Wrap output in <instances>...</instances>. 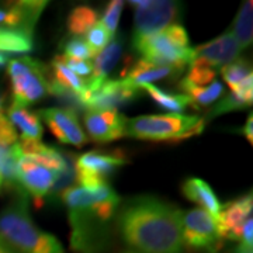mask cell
Instances as JSON below:
<instances>
[{
  "label": "cell",
  "mask_w": 253,
  "mask_h": 253,
  "mask_svg": "<svg viewBox=\"0 0 253 253\" xmlns=\"http://www.w3.org/2000/svg\"><path fill=\"white\" fill-rule=\"evenodd\" d=\"M181 212L158 199L132 200L120 211V232L134 252L183 253Z\"/></svg>",
  "instance_id": "6da1fadb"
},
{
  "label": "cell",
  "mask_w": 253,
  "mask_h": 253,
  "mask_svg": "<svg viewBox=\"0 0 253 253\" xmlns=\"http://www.w3.org/2000/svg\"><path fill=\"white\" fill-rule=\"evenodd\" d=\"M0 236L18 253H65L54 235L36 225L24 196L0 212Z\"/></svg>",
  "instance_id": "7a4b0ae2"
},
{
  "label": "cell",
  "mask_w": 253,
  "mask_h": 253,
  "mask_svg": "<svg viewBox=\"0 0 253 253\" xmlns=\"http://www.w3.org/2000/svg\"><path fill=\"white\" fill-rule=\"evenodd\" d=\"M134 46L145 61L169 66L177 73L193 61L187 31L180 24H173L152 36L136 38Z\"/></svg>",
  "instance_id": "3957f363"
},
{
  "label": "cell",
  "mask_w": 253,
  "mask_h": 253,
  "mask_svg": "<svg viewBox=\"0 0 253 253\" xmlns=\"http://www.w3.org/2000/svg\"><path fill=\"white\" fill-rule=\"evenodd\" d=\"M203 128V118L170 113L126 120V135L146 141H180L197 135Z\"/></svg>",
  "instance_id": "277c9868"
},
{
  "label": "cell",
  "mask_w": 253,
  "mask_h": 253,
  "mask_svg": "<svg viewBox=\"0 0 253 253\" xmlns=\"http://www.w3.org/2000/svg\"><path fill=\"white\" fill-rule=\"evenodd\" d=\"M9 76L14 103L24 107L44 99L49 89L44 63L30 56L10 61Z\"/></svg>",
  "instance_id": "5b68a950"
},
{
  "label": "cell",
  "mask_w": 253,
  "mask_h": 253,
  "mask_svg": "<svg viewBox=\"0 0 253 253\" xmlns=\"http://www.w3.org/2000/svg\"><path fill=\"white\" fill-rule=\"evenodd\" d=\"M136 7L134 18V40L141 37H148L162 31L165 28L176 24L180 17L181 4L169 0H144L131 1Z\"/></svg>",
  "instance_id": "8992f818"
},
{
  "label": "cell",
  "mask_w": 253,
  "mask_h": 253,
  "mask_svg": "<svg viewBox=\"0 0 253 253\" xmlns=\"http://www.w3.org/2000/svg\"><path fill=\"white\" fill-rule=\"evenodd\" d=\"M181 235L184 246L214 253L221 246L215 218L203 208L181 212Z\"/></svg>",
  "instance_id": "52a82bcc"
},
{
  "label": "cell",
  "mask_w": 253,
  "mask_h": 253,
  "mask_svg": "<svg viewBox=\"0 0 253 253\" xmlns=\"http://www.w3.org/2000/svg\"><path fill=\"white\" fill-rule=\"evenodd\" d=\"M126 163L121 152L93 151L81 155L75 163L76 180L84 189H97L107 183V177Z\"/></svg>",
  "instance_id": "ba28073f"
},
{
  "label": "cell",
  "mask_w": 253,
  "mask_h": 253,
  "mask_svg": "<svg viewBox=\"0 0 253 253\" xmlns=\"http://www.w3.org/2000/svg\"><path fill=\"white\" fill-rule=\"evenodd\" d=\"M62 200L69 210H89L96 212L104 221H110L120 204L118 194L109 183L97 189H84L73 186L63 190Z\"/></svg>",
  "instance_id": "9c48e42d"
},
{
  "label": "cell",
  "mask_w": 253,
  "mask_h": 253,
  "mask_svg": "<svg viewBox=\"0 0 253 253\" xmlns=\"http://www.w3.org/2000/svg\"><path fill=\"white\" fill-rule=\"evenodd\" d=\"M138 89L126 84L121 79L118 81L94 82L87 81V90L82 96L81 104L86 109H114L117 106L126 104L136 97Z\"/></svg>",
  "instance_id": "30bf717a"
},
{
  "label": "cell",
  "mask_w": 253,
  "mask_h": 253,
  "mask_svg": "<svg viewBox=\"0 0 253 253\" xmlns=\"http://www.w3.org/2000/svg\"><path fill=\"white\" fill-rule=\"evenodd\" d=\"M38 116L45 121L48 128L61 142L73 145V146H83L89 142L86 134L83 132L76 113L72 109H52L40 110Z\"/></svg>",
  "instance_id": "8fae6325"
},
{
  "label": "cell",
  "mask_w": 253,
  "mask_h": 253,
  "mask_svg": "<svg viewBox=\"0 0 253 253\" xmlns=\"http://www.w3.org/2000/svg\"><path fill=\"white\" fill-rule=\"evenodd\" d=\"M17 173L18 184L27 190L37 201L44 199L58 180V173L23 154L18 159Z\"/></svg>",
  "instance_id": "7c38bea8"
},
{
  "label": "cell",
  "mask_w": 253,
  "mask_h": 253,
  "mask_svg": "<svg viewBox=\"0 0 253 253\" xmlns=\"http://www.w3.org/2000/svg\"><path fill=\"white\" fill-rule=\"evenodd\" d=\"M84 126L96 142H110L126 135V120L114 109H89L84 114Z\"/></svg>",
  "instance_id": "4fadbf2b"
},
{
  "label": "cell",
  "mask_w": 253,
  "mask_h": 253,
  "mask_svg": "<svg viewBox=\"0 0 253 253\" xmlns=\"http://www.w3.org/2000/svg\"><path fill=\"white\" fill-rule=\"evenodd\" d=\"M239 54V44L232 30H229L222 36L217 37L215 40L193 48V61H201L215 69L235 62Z\"/></svg>",
  "instance_id": "5bb4252c"
},
{
  "label": "cell",
  "mask_w": 253,
  "mask_h": 253,
  "mask_svg": "<svg viewBox=\"0 0 253 253\" xmlns=\"http://www.w3.org/2000/svg\"><path fill=\"white\" fill-rule=\"evenodd\" d=\"M46 1H17L0 7V33L23 31L34 36V27Z\"/></svg>",
  "instance_id": "9a60e30c"
},
{
  "label": "cell",
  "mask_w": 253,
  "mask_h": 253,
  "mask_svg": "<svg viewBox=\"0 0 253 253\" xmlns=\"http://www.w3.org/2000/svg\"><path fill=\"white\" fill-rule=\"evenodd\" d=\"M252 218V196H245L225 204L215 217L218 234L222 239L241 241L245 222Z\"/></svg>",
  "instance_id": "2e32d148"
},
{
  "label": "cell",
  "mask_w": 253,
  "mask_h": 253,
  "mask_svg": "<svg viewBox=\"0 0 253 253\" xmlns=\"http://www.w3.org/2000/svg\"><path fill=\"white\" fill-rule=\"evenodd\" d=\"M222 78L229 86L231 93L236 94L248 104L252 106L253 100V75L245 61H238L221 68Z\"/></svg>",
  "instance_id": "e0dca14e"
},
{
  "label": "cell",
  "mask_w": 253,
  "mask_h": 253,
  "mask_svg": "<svg viewBox=\"0 0 253 253\" xmlns=\"http://www.w3.org/2000/svg\"><path fill=\"white\" fill-rule=\"evenodd\" d=\"M9 121L14 129L17 128L21 134V141L24 142H34L41 141L42 138V124L40 121V117L31 113L27 107L20 106L13 101V104L9 107Z\"/></svg>",
  "instance_id": "ac0fdd59"
},
{
  "label": "cell",
  "mask_w": 253,
  "mask_h": 253,
  "mask_svg": "<svg viewBox=\"0 0 253 253\" xmlns=\"http://www.w3.org/2000/svg\"><path fill=\"white\" fill-rule=\"evenodd\" d=\"M173 73L177 72L169 66H162L141 59L131 68L129 72L126 73V76L121 78V81L134 89H141L145 84H151L152 82L165 79Z\"/></svg>",
  "instance_id": "d6986e66"
},
{
  "label": "cell",
  "mask_w": 253,
  "mask_h": 253,
  "mask_svg": "<svg viewBox=\"0 0 253 253\" xmlns=\"http://www.w3.org/2000/svg\"><path fill=\"white\" fill-rule=\"evenodd\" d=\"M181 191L187 199L199 204L200 208L206 210L214 218L219 214L222 206L207 181L197 179V177L187 179L181 187Z\"/></svg>",
  "instance_id": "ffe728a7"
},
{
  "label": "cell",
  "mask_w": 253,
  "mask_h": 253,
  "mask_svg": "<svg viewBox=\"0 0 253 253\" xmlns=\"http://www.w3.org/2000/svg\"><path fill=\"white\" fill-rule=\"evenodd\" d=\"M49 86L72 91L73 94L78 96L79 103H81L82 96L87 90V81L76 76L66 66L63 56H56L52 61V83H49Z\"/></svg>",
  "instance_id": "44dd1931"
},
{
  "label": "cell",
  "mask_w": 253,
  "mask_h": 253,
  "mask_svg": "<svg viewBox=\"0 0 253 253\" xmlns=\"http://www.w3.org/2000/svg\"><path fill=\"white\" fill-rule=\"evenodd\" d=\"M123 54V44L120 38L111 40L109 45L106 46L99 55H96V59L93 63V73H91V81L104 82L107 81L109 73L113 71L121 58Z\"/></svg>",
  "instance_id": "7402d4cb"
},
{
  "label": "cell",
  "mask_w": 253,
  "mask_h": 253,
  "mask_svg": "<svg viewBox=\"0 0 253 253\" xmlns=\"http://www.w3.org/2000/svg\"><path fill=\"white\" fill-rule=\"evenodd\" d=\"M180 87L191 101V106H196L197 109L217 101L224 94V86L219 82H212V83H210V86L200 87V86H194L186 79H183Z\"/></svg>",
  "instance_id": "603a6c76"
},
{
  "label": "cell",
  "mask_w": 253,
  "mask_h": 253,
  "mask_svg": "<svg viewBox=\"0 0 253 253\" xmlns=\"http://www.w3.org/2000/svg\"><path fill=\"white\" fill-rule=\"evenodd\" d=\"M253 3L245 1L235 20V27L232 30L241 51L252 44L253 37Z\"/></svg>",
  "instance_id": "cb8c5ba5"
},
{
  "label": "cell",
  "mask_w": 253,
  "mask_h": 253,
  "mask_svg": "<svg viewBox=\"0 0 253 253\" xmlns=\"http://www.w3.org/2000/svg\"><path fill=\"white\" fill-rule=\"evenodd\" d=\"M141 89L149 93V96L154 99L155 103H158L162 109L170 110L173 113H180L186 109L189 104H191L190 99L186 94H173L163 91L162 89L156 87L154 84H145Z\"/></svg>",
  "instance_id": "d4e9b609"
},
{
  "label": "cell",
  "mask_w": 253,
  "mask_h": 253,
  "mask_svg": "<svg viewBox=\"0 0 253 253\" xmlns=\"http://www.w3.org/2000/svg\"><path fill=\"white\" fill-rule=\"evenodd\" d=\"M33 34L23 31H3L0 33V54L1 52H30L34 46Z\"/></svg>",
  "instance_id": "484cf974"
},
{
  "label": "cell",
  "mask_w": 253,
  "mask_h": 253,
  "mask_svg": "<svg viewBox=\"0 0 253 253\" xmlns=\"http://www.w3.org/2000/svg\"><path fill=\"white\" fill-rule=\"evenodd\" d=\"M97 23V13L96 10L87 6H79L72 10L68 17V28L69 33L75 37H81L86 34L94 24Z\"/></svg>",
  "instance_id": "4316f807"
},
{
  "label": "cell",
  "mask_w": 253,
  "mask_h": 253,
  "mask_svg": "<svg viewBox=\"0 0 253 253\" xmlns=\"http://www.w3.org/2000/svg\"><path fill=\"white\" fill-rule=\"evenodd\" d=\"M113 40V36L107 31V28L104 27L100 21H97L93 27L86 33V44L90 48V51L93 55H99L106 46L109 45Z\"/></svg>",
  "instance_id": "83f0119b"
},
{
  "label": "cell",
  "mask_w": 253,
  "mask_h": 253,
  "mask_svg": "<svg viewBox=\"0 0 253 253\" xmlns=\"http://www.w3.org/2000/svg\"><path fill=\"white\" fill-rule=\"evenodd\" d=\"M215 69H212L211 66H208L207 63L201 62V61H191L190 62L189 75L184 78L186 81L190 82L194 86H203L207 83H212L215 79Z\"/></svg>",
  "instance_id": "f1b7e54d"
},
{
  "label": "cell",
  "mask_w": 253,
  "mask_h": 253,
  "mask_svg": "<svg viewBox=\"0 0 253 253\" xmlns=\"http://www.w3.org/2000/svg\"><path fill=\"white\" fill-rule=\"evenodd\" d=\"M63 51H65L63 56L68 59L89 61L90 58H94V55L86 44L84 38H82V37H72L71 40H68L63 46Z\"/></svg>",
  "instance_id": "f546056e"
},
{
  "label": "cell",
  "mask_w": 253,
  "mask_h": 253,
  "mask_svg": "<svg viewBox=\"0 0 253 253\" xmlns=\"http://www.w3.org/2000/svg\"><path fill=\"white\" fill-rule=\"evenodd\" d=\"M123 7H124V1L113 0V1H110L107 9L104 10V13H103V18H101L100 23L107 28V31L111 36H114L116 31H117L118 21H120V16H121Z\"/></svg>",
  "instance_id": "4dcf8cb0"
},
{
  "label": "cell",
  "mask_w": 253,
  "mask_h": 253,
  "mask_svg": "<svg viewBox=\"0 0 253 253\" xmlns=\"http://www.w3.org/2000/svg\"><path fill=\"white\" fill-rule=\"evenodd\" d=\"M245 107H248V104L245 103L244 100L239 99L234 93H231L229 96L224 97L218 104H215V107L210 113V117H217L219 114H224V113H228V111H234V110L245 109Z\"/></svg>",
  "instance_id": "1f68e13d"
},
{
  "label": "cell",
  "mask_w": 253,
  "mask_h": 253,
  "mask_svg": "<svg viewBox=\"0 0 253 253\" xmlns=\"http://www.w3.org/2000/svg\"><path fill=\"white\" fill-rule=\"evenodd\" d=\"M63 59H65L66 66L79 78L81 76H90L91 73H93V62H89V61H75V59H68L65 56H63Z\"/></svg>",
  "instance_id": "d6a6232c"
},
{
  "label": "cell",
  "mask_w": 253,
  "mask_h": 253,
  "mask_svg": "<svg viewBox=\"0 0 253 253\" xmlns=\"http://www.w3.org/2000/svg\"><path fill=\"white\" fill-rule=\"evenodd\" d=\"M244 135L246 136V139L252 144L253 142V117L252 114L249 116V118H248V121H246V124H245L244 126Z\"/></svg>",
  "instance_id": "836d02e7"
},
{
  "label": "cell",
  "mask_w": 253,
  "mask_h": 253,
  "mask_svg": "<svg viewBox=\"0 0 253 253\" xmlns=\"http://www.w3.org/2000/svg\"><path fill=\"white\" fill-rule=\"evenodd\" d=\"M0 253H18L0 236Z\"/></svg>",
  "instance_id": "e575fe53"
},
{
  "label": "cell",
  "mask_w": 253,
  "mask_h": 253,
  "mask_svg": "<svg viewBox=\"0 0 253 253\" xmlns=\"http://www.w3.org/2000/svg\"><path fill=\"white\" fill-rule=\"evenodd\" d=\"M235 253H253L252 252V248H249V246H245V245H239V248L236 249Z\"/></svg>",
  "instance_id": "d590c367"
},
{
  "label": "cell",
  "mask_w": 253,
  "mask_h": 253,
  "mask_svg": "<svg viewBox=\"0 0 253 253\" xmlns=\"http://www.w3.org/2000/svg\"><path fill=\"white\" fill-rule=\"evenodd\" d=\"M7 62V59H6V56L3 54H0V66H3L4 63Z\"/></svg>",
  "instance_id": "8d00e7d4"
},
{
  "label": "cell",
  "mask_w": 253,
  "mask_h": 253,
  "mask_svg": "<svg viewBox=\"0 0 253 253\" xmlns=\"http://www.w3.org/2000/svg\"><path fill=\"white\" fill-rule=\"evenodd\" d=\"M126 253H138V252H134V251H128V252H126Z\"/></svg>",
  "instance_id": "74e56055"
},
{
  "label": "cell",
  "mask_w": 253,
  "mask_h": 253,
  "mask_svg": "<svg viewBox=\"0 0 253 253\" xmlns=\"http://www.w3.org/2000/svg\"><path fill=\"white\" fill-rule=\"evenodd\" d=\"M1 186H3V184H1V179H0V189H1Z\"/></svg>",
  "instance_id": "f35d334b"
},
{
  "label": "cell",
  "mask_w": 253,
  "mask_h": 253,
  "mask_svg": "<svg viewBox=\"0 0 253 253\" xmlns=\"http://www.w3.org/2000/svg\"><path fill=\"white\" fill-rule=\"evenodd\" d=\"M0 109H1V103H0ZM0 114H1V113H0Z\"/></svg>",
  "instance_id": "ab89813d"
}]
</instances>
